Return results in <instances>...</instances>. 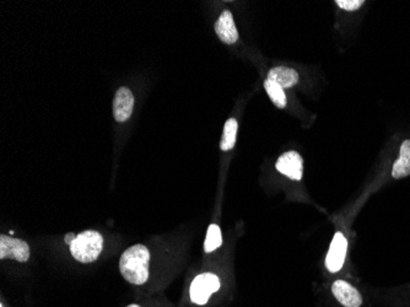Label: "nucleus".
<instances>
[{
    "instance_id": "1",
    "label": "nucleus",
    "mask_w": 410,
    "mask_h": 307,
    "mask_svg": "<svg viewBox=\"0 0 410 307\" xmlns=\"http://www.w3.org/2000/svg\"><path fill=\"white\" fill-rule=\"evenodd\" d=\"M149 249L144 244H134L121 256L119 271L128 283L143 285L149 279Z\"/></svg>"
},
{
    "instance_id": "2",
    "label": "nucleus",
    "mask_w": 410,
    "mask_h": 307,
    "mask_svg": "<svg viewBox=\"0 0 410 307\" xmlns=\"http://www.w3.org/2000/svg\"><path fill=\"white\" fill-rule=\"evenodd\" d=\"M74 259L80 263L95 262L102 252L104 237L97 231L87 230L77 236L70 246Z\"/></svg>"
},
{
    "instance_id": "3",
    "label": "nucleus",
    "mask_w": 410,
    "mask_h": 307,
    "mask_svg": "<svg viewBox=\"0 0 410 307\" xmlns=\"http://www.w3.org/2000/svg\"><path fill=\"white\" fill-rule=\"evenodd\" d=\"M220 289V280L212 273L199 274L190 284V300L195 305H205L212 293Z\"/></svg>"
},
{
    "instance_id": "4",
    "label": "nucleus",
    "mask_w": 410,
    "mask_h": 307,
    "mask_svg": "<svg viewBox=\"0 0 410 307\" xmlns=\"http://www.w3.org/2000/svg\"><path fill=\"white\" fill-rule=\"evenodd\" d=\"M5 258H13L21 263L28 262L30 258L28 242L6 235L0 236V259Z\"/></svg>"
},
{
    "instance_id": "5",
    "label": "nucleus",
    "mask_w": 410,
    "mask_h": 307,
    "mask_svg": "<svg viewBox=\"0 0 410 307\" xmlns=\"http://www.w3.org/2000/svg\"><path fill=\"white\" fill-rule=\"evenodd\" d=\"M347 241L342 232H337L332 239L328 254L325 257V266L330 273H337L342 269L347 256Z\"/></svg>"
},
{
    "instance_id": "6",
    "label": "nucleus",
    "mask_w": 410,
    "mask_h": 307,
    "mask_svg": "<svg viewBox=\"0 0 410 307\" xmlns=\"http://www.w3.org/2000/svg\"><path fill=\"white\" fill-rule=\"evenodd\" d=\"M276 170L293 181H300L303 175V160L298 151H286L275 163Z\"/></svg>"
},
{
    "instance_id": "7",
    "label": "nucleus",
    "mask_w": 410,
    "mask_h": 307,
    "mask_svg": "<svg viewBox=\"0 0 410 307\" xmlns=\"http://www.w3.org/2000/svg\"><path fill=\"white\" fill-rule=\"evenodd\" d=\"M134 109V96L128 87L118 89L113 99V116L117 122H126L131 118Z\"/></svg>"
},
{
    "instance_id": "8",
    "label": "nucleus",
    "mask_w": 410,
    "mask_h": 307,
    "mask_svg": "<svg viewBox=\"0 0 410 307\" xmlns=\"http://www.w3.org/2000/svg\"><path fill=\"white\" fill-rule=\"evenodd\" d=\"M332 293L344 307H360L362 305L361 293L345 280L334 281Z\"/></svg>"
},
{
    "instance_id": "9",
    "label": "nucleus",
    "mask_w": 410,
    "mask_h": 307,
    "mask_svg": "<svg viewBox=\"0 0 410 307\" xmlns=\"http://www.w3.org/2000/svg\"><path fill=\"white\" fill-rule=\"evenodd\" d=\"M215 32L221 41L232 45L239 40V31L234 25V18L229 10L221 13L215 23Z\"/></svg>"
},
{
    "instance_id": "10",
    "label": "nucleus",
    "mask_w": 410,
    "mask_h": 307,
    "mask_svg": "<svg viewBox=\"0 0 410 307\" xmlns=\"http://www.w3.org/2000/svg\"><path fill=\"white\" fill-rule=\"evenodd\" d=\"M268 79L281 86L283 89H290L298 84V74L296 70L288 68V67H275L271 69V72L268 74Z\"/></svg>"
},
{
    "instance_id": "11",
    "label": "nucleus",
    "mask_w": 410,
    "mask_h": 307,
    "mask_svg": "<svg viewBox=\"0 0 410 307\" xmlns=\"http://www.w3.org/2000/svg\"><path fill=\"white\" fill-rule=\"evenodd\" d=\"M392 176L396 180L410 176V140H404L399 150V158L393 165Z\"/></svg>"
},
{
    "instance_id": "12",
    "label": "nucleus",
    "mask_w": 410,
    "mask_h": 307,
    "mask_svg": "<svg viewBox=\"0 0 410 307\" xmlns=\"http://www.w3.org/2000/svg\"><path fill=\"white\" fill-rule=\"evenodd\" d=\"M239 131V123L234 118L227 119L224 126V133L221 139L220 148L222 151H229L234 148L236 144V136Z\"/></svg>"
},
{
    "instance_id": "13",
    "label": "nucleus",
    "mask_w": 410,
    "mask_h": 307,
    "mask_svg": "<svg viewBox=\"0 0 410 307\" xmlns=\"http://www.w3.org/2000/svg\"><path fill=\"white\" fill-rule=\"evenodd\" d=\"M264 89H266V94L269 95L273 104L279 107V109H284L286 106V96H285L284 89L281 86L271 82L269 79H266L264 82Z\"/></svg>"
},
{
    "instance_id": "14",
    "label": "nucleus",
    "mask_w": 410,
    "mask_h": 307,
    "mask_svg": "<svg viewBox=\"0 0 410 307\" xmlns=\"http://www.w3.org/2000/svg\"><path fill=\"white\" fill-rule=\"evenodd\" d=\"M221 244H222V235H221L220 227L217 224H212L207 227L204 251L207 253L214 252L215 249L220 247Z\"/></svg>"
},
{
    "instance_id": "15",
    "label": "nucleus",
    "mask_w": 410,
    "mask_h": 307,
    "mask_svg": "<svg viewBox=\"0 0 410 307\" xmlns=\"http://www.w3.org/2000/svg\"><path fill=\"white\" fill-rule=\"evenodd\" d=\"M335 4L338 5L340 9L355 11V10L360 9L361 6L365 4V1L364 0H337Z\"/></svg>"
},
{
    "instance_id": "16",
    "label": "nucleus",
    "mask_w": 410,
    "mask_h": 307,
    "mask_svg": "<svg viewBox=\"0 0 410 307\" xmlns=\"http://www.w3.org/2000/svg\"><path fill=\"white\" fill-rule=\"evenodd\" d=\"M77 239V235H75V234H72V232H69V234H67V235H65V239H64V241H65V244H69V246H70V244H72V242H74V239Z\"/></svg>"
},
{
    "instance_id": "17",
    "label": "nucleus",
    "mask_w": 410,
    "mask_h": 307,
    "mask_svg": "<svg viewBox=\"0 0 410 307\" xmlns=\"http://www.w3.org/2000/svg\"><path fill=\"white\" fill-rule=\"evenodd\" d=\"M126 307H140L139 305H136V303H133V305H129V306Z\"/></svg>"
}]
</instances>
